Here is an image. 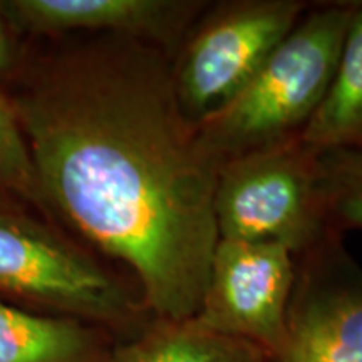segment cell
Returning a JSON list of instances; mask_svg holds the SVG:
<instances>
[{
	"label": "cell",
	"instance_id": "6da1fadb",
	"mask_svg": "<svg viewBox=\"0 0 362 362\" xmlns=\"http://www.w3.org/2000/svg\"><path fill=\"white\" fill-rule=\"evenodd\" d=\"M37 197L133 272L155 319L200 310L220 165L181 110L171 57L103 35L45 59L13 101Z\"/></svg>",
	"mask_w": 362,
	"mask_h": 362
},
{
	"label": "cell",
	"instance_id": "7a4b0ae2",
	"mask_svg": "<svg viewBox=\"0 0 362 362\" xmlns=\"http://www.w3.org/2000/svg\"><path fill=\"white\" fill-rule=\"evenodd\" d=\"M356 8L334 4L305 13L245 88L197 124L220 166L302 133L327 93Z\"/></svg>",
	"mask_w": 362,
	"mask_h": 362
},
{
	"label": "cell",
	"instance_id": "3957f363",
	"mask_svg": "<svg viewBox=\"0 0 362 362\" xmlns=\"http://www.w3.org/2000/svg\"><path fill=\"white\" fill-rule=\"evenodd\" d=\"M0 292L45 314L133 337L153 315L93 257L45 226L0 210Z\"/></svg>",
	"mask_w": 362,
	"mask_h": 362
},
{
	"label": "cell",
	"instance_id": "277c9868",
	"mask_svg": "<svg viewBox=\"0 0 362 362\" xmlns=\"http://www.w3.org/2000/svg\"><path fill=\"white\" fill-rule=\"evenodd\" d=\"M214 216L218 240L277 243L296 257L336 233L317 183V153L300 134L223 163Z\"/></svg>",
	"mask_w": 362,
	"mask_h": 362
},
{
	"label": "cell",
	"instance_id": "5b68a950",
	"mask_svg": "<svg viewBox=\"0 0 362 362\" xmlns=\"http://www.w3.org/2000/svg\"><path fill=\"white\" fill-rule=\"evenodd\" d=\"M307 8L302 0H233L203 12L171 57L185 115L198 124L237 96Z\"/></svg>",
	"mask_w": 362,
	"mask_h": 362
},
{
	"label": "cell",
	"instance_id": "8992f818",
	"mask_svg": "<svg viewBox=\"0 0 362 362\" xmlns=\"http://www.w3.org/2000/svg\"><path fill=\"white\" fill-rule=\"evenodd\" d=\"M296 255L277 243L218 240L200 310L203 327L277 354L287 332Z\"/></svg>",
	"mask_w": 362,
	"mask_h": 362
},
{
	"label": "cell",
	"instance_id": "52a82bcc",
	"mask_svg": "<svg viewBox=\"0 0 362 362\" xmlns=\"http://www.w3.org/2000/svg\"><path fill=\"white\" fill-rule=\"evenodd\" d=\"M300 259L285 341L269 362H362V269L337 233Z\"/></svg>",
	"mask_w": 362,
	"mask_h": 362
},
{
	"label": "cell",
	"instance_id": "ba28073f",
	"mask_svg": "<svg viewBox=\"0 0 362 362\" xmlns=\"http://www.w3.org/2000/svg\"><path fill=\"white\" fill-rule=\"evenodd\" d=\"M206 2L197 0H13L0 4L24 29L37 34L103 33L156 45L173 57Z\"/></svg>",
	"mask_w": 362,
	"mask_h": 362
},
{
	"label": "cell",
	"instance_id": "9c48e42d",
	"mask_svg": "<svg viewBox=\"0 0 362 362\" xmlns=\"http://www.w3.org/2000/svg\"><path fill=\"white\" fill-rule=\"evenodd\" d=\"M116 341L84 320L0 302V362H107Z\"/></svg>",
	"mask_w": 362,
	"mask_h": 362
},
{
	"label": "cell",
	"instance_id": "30bf717a",
	"mask_svg": "<svg viewBox=\"0 0 362 362\" xmlns=\"http://www.w3.org/2000/svg\"><path fill=\"white\" fill-rule=\"evenodd\" d=\"M255 344L223 336L194 319L149 320L133 337L116 341L107 362H269Z\"/></svg>",
	"mask_w": 362,
	"mask_h": 362
},
{
	"label": "cell",
	"instance_id": "8fae6325",
	"mask_svg": "<svg viewBox=\"0 0 362 362\" xmlns=\"http://www.w3.org/2000/svg\"><path fill=\"white\" fill-rule=\"evenodd\" d=\"M300 141L315 153L362 141V6L356 8L334 78Z\"/></svg>",
	"mask_w": 362,
	"mask_h": 362
},
{
	"label": "cell",
	"instance_id": "7c38bea8",
	"mask_svg": "<svg viewBox=\"0 0 362 362\" xmlns=\"http://www.w3.org/2000/svg\"><path fill=\"white\" fill-rule=\"evenodd\" d=\"M317 183L330 230H362V146L317 153Z\"/></svg>",
	"mask_w": 362,
	"mask_h": 362
},
{
	"label": "cell",
	"instance_id": "4fadbf2b",
	"mask_svg": "<svg viewBox=\"0 0 362 362\" xmlns=\"http://www.w3.org/2000/svg\"><path fill=\"white\" fill-rule=\"evenodd\" d=\"M0 192L37 197L29 146L13 103L0 96Z\"/></svg>",
	"mask_w": 362,
	"mask_h": 362
},
{
	"label": "cell",
	"instance_id": "5bb4252c",
	"mask_svg": "<svg viewBox=\"0 0 362 362\" xmlns=\"http://www.w3.org/2000/svg\"><path fill=\"white\" fill-rule=\"evenodd\" d=\"M11 66H12V47H11V42H8L6 27H4L2 16H0V74L8 71V67Z\"/></svg>",
	"mask_w": 362,
	"mask_h": 362
},
{
	"label": "cell",
	"instance_id": "9a60e30c",
	"mask_svg": "<svg viewBox=\"0 0 362 362\" xmlns=\"http://www.w3.org/2000/svg\"><path fill=\"white\" fill-rule=\"evenodd\" d=\"M354 146H362V141L359 144H354Z\"/></svg>",
	"mask_w": 362,
	"mask_h": 362
}]
</instances>
